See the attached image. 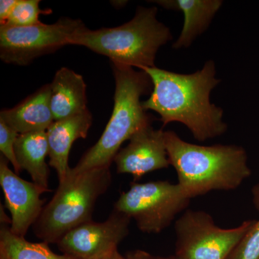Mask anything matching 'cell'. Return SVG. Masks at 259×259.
Masks as SVG:
<instances>
[{
  "mask_svg": "<svg viewBox=\"0 0 259 259\" xmlns=\"http://www.w3.org/2000/svg\"><path fill=\"white\" fill-rule=\"evenodd\" d=\"M191 199L178 183L133 182L128 190L120 194L113 209L134 220L143 233L158 234L185 212Z\"/></svg>",
  "mask_w": 259,
  "mask_h": 259,
  "instance_id": "6",
  "label": "cell"
},
{
  "mask_svg": "<svg viewBox=\"0 0 259 259\" xmlns=\"http://www.w3.org/2000/svg\"><path fill=\"white\" fill-rule=\"evenodd\" d=\"M51 108L54 120H64L88 110L87 86L82 76L73 70L61 68L51 83Z\"/></svg>",
  "mask_w": 259,
  "mask_h": 259,
  "instance_id": "14",
  "label": "cell"
},
{
  "mask_svg": "<svg viewBox=\"0 0 259 259\" xmlns=\"http://www.w3.org/2000/svg\"><path fill=\"white\" fill-rule=\"evenodd\" d=\"M115 79L114 107L111 117L101 137L83 155L72 174L110 166L122 144L140 130L151 125V117L144 108L141 97L151 94L153 83L143 70L112 62Z\"/></svg>",
  "mask_w": 259,
  "mask_h": 259,
  "instance_id": "3",
  "label": "cell"
},
{
  "mask_svg": "<svg viewBox=\"0 0 259 259\" xmlns=\"http://www.w3.org/2000/svg\"><path fill=\"white\" fill-rule=\"evenodd\" d=\"M93 123V116L89 110L68 117L54 121L47 130L49 165L57 172L59 182L67 176L70 170V150L76 140L85 139Z\"/></svg>",
  "mask_w": 259,
  "mask_h": 259,
  "instance_id": "12",
  "label": "cell"
},
{
  "mask_svg": "<svg viewBox=\"0 0 259 259\" xmlns=\"http://www.w3.org/2000/svg\"><path fill=\"white\" fill-rule=\"evenodd\" d=\"M112 4L114 5V6L116 8H118L119 6L118 5H121V7L125 6V5L126 3H127V1H112Z\"/></svg>",
  "mask_w": 259,
  "mask_h": 259,
  "instance_id": "25",
  "label": "cell"
},
{
  "mask_svg": "<svg viewBox=\"0 0 259 259\" xmlns=\"http://www.w3.org/2000/svg\"><path fill=\"white\" fill-rule=\"evenodd\" d=\"M131 219L112 211L102 223L91 221L76 227L64 235L56 244L64 255L77 259H100L117 251L128 236Z\"/></svg>",
  "mask_w": 259,
  "mask_h": 259,
  "instance_id": "9",
  "label": "cell"
},
{
  "mask_svg": "<svg viewBox=\"0 0 259 259\" xmlns=\"http://www.w3.org/2000/svg\"><path fill=\"white\" fill-rule=\"evenodd\" d=\"M73 259H77V258H73Z\"/></svg>",
  "mask_w": 259,
  "mask_h": 259,
  "instance_id": "29",
  "label": "cell"
},
{
  "mask_svg": "<svg viewBox=\"0 0 259 259\" xmlns=\"http://www.w3.org/2000/svg\"><path fill=\"white\" fill-rule=\"evenodd\" d=\"M118 174H128L139 180L146 174L168 168L169 158L165 143L164 131L151 125L140 130L121 148L114 159Z\"/></svg>",
  "mask_w": 259,
  "mask_h": 259,
  "instance_id": "11",
  "label": "cell"
},
{
  "mask_svg": "<svg viewBox=\"0 0 259 259\" xmlns=\"http://www.w3.org/2000/svg\"><path fill=\"white\" fill-rule=\"evenodd\" d=\"M164 137L178 184L191 199L212 191L236 190L251 174L241 146L192 144L172 131H164Z\"/></svg>",
  "mask_w": 259,
  "mask_h": 259,
  "instance_id": "2",
  "label": "cell"
},
{
  "mask_svg": "<svg viewBox=\"0 0 259 259\" xmlns=\"http://www.w3.org/2000/svg\"><path fill=\"white\" fill-rule=\"evenodd\" d=\"M18 0H1L0 1V23H6Z\"/></svg>",
  "mask_w": 259,
  "mask_h": 259,
  "instance_id": "21",
  "label": "cell"
},
{
  "mask_svg": "<svg viewBox=\"0 0 259 259\" xmlns=\"http://www.w3.org/2000/svg\"><path fill=\"white\" fill-rule=\"evenodd\" d=\"M0 245L4 248L10 259H73L67 255H58L45 242L31 243L25 237L16 236L10 228L2 226Z\"/></svg>",
  "mask_w": 259,
  "mask_h": 259,
  "instance_id": "17",
  "label": "cell"
},
{
  "mask_svg": "<svg viewBox=\"0 0 259 259\" xmlns=\"http://www.w3.org/2000/svg\"><path fill=\"white\" fill-rule=\"evenodd\" d=\"M86 28L81 20L61 18L54 24L30 26L0 25V58L6 64L25 66L40 56L72 45L76 34Z\"/></svg>",
  "mask_w": 259,
  "mask_h": 259,
  "instance_id": "8",
  "label": "cell"
},
{
  "mask_svg": "<svg viewBox=\"0 0 259 259\" xmlns=\"http://www.w3.org/2000/svg\"><path fill=\"white\" fill-rule=\"evenodd\" d=\"M15 151L19 166L28 172L32 182L51 190L49 188V166L46 161L49 156L47 131L19 135Z\"/></svg>",
  "mask_w": 259,
  "mask_h": 259,
  "instance_id": "16",
  "label": "cell"
},
{
  "mask_svg": "<svg viewBox=\"0 0 259 259\" xmlns=\"http://www.w3.org/2000/svg\"><path fill=\"white\" fill-rule=\"evenodd\" d=\"M111 259H126V258L122 256V255H121L120 253H119L118 250H117V251H116L115 253L112 255Z\"/></svg>",
  "mask_w": 259,
  "mask_h": 259,
  "instance_id": "26",
  "label": "cell"
},
{
  "mask_svg": "<svg viewBox=\"0 0 259 259\" xmlns=\"http://www.w3.org/2000/svg\"><path fill=\"white\" fill-rule=\"evenodd\" d=\"M126 259H156L157 256L151 255L143 250H136L127 253Z\"/></svg>",
  "mask_w": 259,
  "mask_h": 259,
  "instance_id": "22",
  "label": "cell"
},
{
  "mask_svg": "<svg viewBox=\"0 0 259 259\" xmlns=\"http://www.w3.org/2000/svg\"><path fill=\"white\" fill-rule=\"evenodd\" d=\"M19 135L20 134L0 119V151L7 161L13 165L17 175L22 171V168L19 166L17 161L15 151V143Z\"/></svg>",
  "mask_w": 259,
  "mask_h": 259,
  "instance_id": "20",
  "label": "cell"
},
{
  "mask_svg": "<svg viewBox=\"0 0 259 259\" xmlns=\"http://www.w3.org/2000/svg\"><path fill=\"white\" fill-rule=\"evenodd\" d=\"M151 77L153 91L142 102L145 110L161 117L163 126L172 122L184 124L197 141L219 137L226 132L221 107L211 103V92L220 83L215 65L209 60L193 74H182L159 68L143 69Z\"/></svg>",
  "mask_w": 259,
  "mask_h": 259,
  "instance_id": "1",
  "label": "cell"
},
{
  "mask_svg": "<svg viewBox=\"0 0 259 259\" xmlns=\"http://www.w3.org/2000/svg\"><path fill=\"white\" fill-rule=\"evenodd\" d=\"M0 185L4 193L5 207L11 214L10 231L16 236L25 237L44 209L45 201L40 196L51 190L20 178L10 169L6 158L3 157L0 159Z\"/></svg>",
  "mask_w": 259,
  "mask_h": 259,
  "instance_id": "10",
  "label": "cell"
},
{
  "mask_svg": "<svg viewBox=\"0 0 259 259\" xmlns=\"http://www.w3.org/2000/svg\"><path fill=\"white\" fill-rule=\"evenodd\" d=\"M253 201L257 208L259 209V185L254 187L253 190Z\"/></svg>",
  "mask_w": 259,
  "mask_h": 259,
  "instance_id": "23",
  "label": "cell"
},
{
  "mask_svg": "<svg viewBox=\"0 0 259 259\" xmlns=\"http://www.w3.org/2000/svg\"><path fill=\"white\" fill-rule=\"evenodd\" d=\"M112 180L110 166L79 174L69 170L34 224L35 236L48 244L57 243L71 230L91 222L97 200L108 190Z\"/></svg>",
  "mask_w": 259,
  "mask_h": 259,
  "instance_id": "5",
  "label": "cell"
},
{
  "mask_svg": "<svg viewBox=\"0 0 259 259\" xmlns=\"http://www.w3.org/2000/svg\"><path fill=\"white\" fill-rule=\"evenodd\" d=\"M157 8L139 7L129 22L115 28H83L72 45L82 46L117 63L140 70L155 67L158 49L173 38L169 28L156 18Z\"/></svg>",
  "mask_w": 259,
  "mask_h": 259,
  "instance_id": "4",
  "label": "cell"
},
{
  "mask_svg": "<svg viewBox=\"0 0 259 259\" xmlns=\"http://www.w3.org/2000/svg\"><path fill=\"white\" fill-rule=\"evenodd\" d=\"M0 259H10L6 250L1 245H0Z\"/></svg>",
  "mask_w": 259,
  "mask_h": 259,
  "instance_id": "24",
  "label": "cell"
},
{
  "mask_svg": "<svg viewBox=\"0 0 259 259\" xmlns=\"http://www.w3.org/2000/svg\"><path fill=\"white\" fill-rule=\"evenodd\" d=\"M226 259H259V221H255Z\"/></svg>",
  "mask_w": 259,
  "mask_h": 259,
  "instance_id": "19",
  "label": "cell"
},
{
  "mask_svg": "<svg viewBox=\"0 0 259 259\" xmlns=\"http://www.w3.org/2000/svg\"><path fill=\"white\" fill-rule=\"evenodd\" d=\"M40 3L39 0H18L9 18L3 25L25 27L41 23L39 20L40 15L51 14L52 10L40 9Z\"/></svg>",
  "mask_w": 259,
  "mask_h": 259,
  "instance_id": "18",
  "label": "cell"
},
{
  "mask_svg": "<svg viewBox=\"0 0 259 259\" xmlns=\"http://www.w3.org/2000/svg\"><path fill=\"white\" fill-rule=\"evenodd\" d=\"M51 83L44 85L16 106L0 112V119L19 134L47 131L54 123Z\"/></svg>",
  "mask_w": 259,
  "mask_h": 259,
  "instance_id": "13",
  "label": "cell"
},
{
  "mask_svg": "<svg viewBox=\"0 0 259 259\" xmlns=\"http://www.w3.org/2000/svg\"><path fill=\"white\" fill-rule=\"evenodd\" d=\"M254 223L244 221L226 229L209 213L186 209L175 223V255L182 259H226Z\"/></svg>",
  "mask_w": 259,
  "mask_h": 259,
  "instance_id": "7",
  "label": "cell"
},
{
  "mask_svg": "<svg viewBox=\"0 0 259 259\" xmlns=\"http://www.w3.org/2000/svg\"><path fill=\"white\" fill-rule=\"evenodd\" d=\"M156 259H182L180 257L177 256V255H169V256L161 257L157 256Z\"/></svg>",
  "mask_w": 259,
  "mask_h": 259,
  "instance_id": "27",
  "label": "cell"
},
{
  "mask_svg": "<svg viewBox=\"0 0 259 259\" xmlns=\"http://www.w3.org/2000/svg\"><path fill=\"white\" fill-rule=\"evenodd\" d=\"M166 10H177L185 16L183 28L173 49L190 47L196 37L205 31L221 7V0H158L153 1Z\"/></svg>",
  "mask_w": 259,
  "mask_h": 259,
  "instance_id": "15",
  "label": "cell"
},
{
  "mask_svg": "<svg viewBox=\"0 0 259 259\" xmlns=\"http://www.w3.org/2000/svg\"><path fill=\"white\" fill-rule=\"evenodd\" d=\"M114 253H113V254H114ZM113 254L110 255V256L105 257V258H100V259H111V257L112 256V255H113Z\"/></svg>",
  "mask_w": 259,
  "mask_h": 259,
  "instance_id": "28",
  "label": "cell"
}]
</instances>
